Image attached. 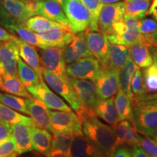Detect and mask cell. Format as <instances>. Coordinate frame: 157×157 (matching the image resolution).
Returning <instances> with one entry per match:
<instances>
[{"label": "cell", "instance_id": "6da1fadb", "mask_svg": "<svg viewBox=\"0 0 157 157\" xmlns=\"http://www.w3.org/2000/svg\"><path fill=\"white\" fill-rule=\"evenodd\" d=\"M116 127L103 123L98 119L97 116L87 118L82 122L84 135L97 146L103 156L111 155L116 137Z\"/></svg>", "mask_w": 157, "mask_h": 157}, {"label": "cell", "instance_id": "7a4b0ae2", "mask_svg": "<svg viewBox=\"0 0 157 157\" xmlns=\"http://www.w3.org/2000/svg\"><path fill=\"white\" fill-rule=\"evenodd\" d=\"M134 127L143 135L157 136V99L132 100Z\"/></svg>", "mask_w": 157, "mask_h": 157}, {"label": "cell", "instance_id": "3957f363", "mask_svg": "<svg viewBox=\"0 0 157 157\" xmlns=\"http://www.w3.org/2000/svg\"><path fill=\"white\" fill-rule=\"evenodd\" d=\"M42 76L49 87L64 98L65 101L68 102L71 108L73 109L75 112H77L84 106V104L78 98L75 90L72 87L70 80L62 79L61 78L58 77L56 74L51 73L44 68H43Z\"/></svg>", "mask_w": 157, "mask_h": 157}, {"label": "cell", "instance_id": "277c9868", "mask_svg": "<svg viewBox=\"0 0 157 157\" xmlns=\"http://www.w3.org/2000/svg\"><path fill=\"white\" fill-rule=\"evenodd\" d=\"M62 7L74 34L87 30L90 23V13L80 0H65Z\"/></svg>", "mask_w": 157, "mask_h": 157}, {"label": "cell", "instance_id": "5b68a950", "mask_svg": "<svg viewBox=\"0 0 157 157\" xmlns=\"http://www.w3.org/2000/svg\"><path fill=\"white\" fill-rule=\"evenodd\" d=\"M49 113L52 132H67L73 135L83 134L81 121L73 111L49 110Z\"/></svg>", "mask_w": 157, "mask_h": 157}, {"label": "cell", "instance_id": "8992f818", "mask_svg": "<svg viewBox=\"0 0 157 157\" xmlns=\"http://www.w3.org/2000/svg\"><path fill=\"white\" fill-rule=\"evenodd\" d=\"M40 58L43 68L56 74L63 80H69L66 72V63L63 53V48L47 47L41 49Z\"/></svg>", "mask_w": 157, "mask_h": 157}, {"label": "cell", "instance_id": "52a82bcc", "mask_svg": "<svg viewBox=\"0 0 157 157\" xmlns=\"http://www.w3.org/2000/svg\"><path fill=\"white\" fill-rule=\"evenodd\" d=\"M33 97L42 101L47 108L57 111H72L70 105L66 103L62 98L56 95L46 84L44 78H41L35 85L26 88Z\"/></svg>", "mask_w": 157, "mask_h": 157}, {"label": "cell", "instance_id": "ba28073f", "mask_svg": "<svg viewBox=\"0 0 157 157\" xmlns=\"http://www.w3.org/2000/svg\"><path fill=\"white\" fill-rule=\"evenodd\" d=\"M94 82L101 99L112 97L119 90V71L108 66H101Z\"/></svg>", "mask_w": 157, "mask_h": 157}, {"label": "cell", "instance_id": "9c48e42d", "mask_svg": "<svg viewBox=\"0 0 157 157\" xmlns=\"http://www.w3.org/2000/svg\"><path fill=\"white\" fill-rule=\"evenodd\" d=\"M101 65L95 57L91 56L81 58L66 65V72L69 77L95 81Z\"/></svg>", "mask_w": 157, "mask_h": 157}, {"label": "cell", "instance_id": "30bf717a", "mask_svg": "<svg viewBox=\"0 0 157 157\" xmlns=\"http://www.w3.org/2000/svg\"><path fill=\"white\" fill-rule=\"evenodd\" d=\"M125 13V2L103 5L98 20V30L105 35L112 32V25L123 19Z\"/></svg>", "mask_w": 157, "mask_h": 157}, {"label": "cell", "instance_id": "8fae6325", "mask_svg": "<svg viewBox=\"0 0 157 157\" xmlns=\"http://www.w3.org/2000/svg\"><path fill=\"white\" fill-rule=\"evenodd\" d=\"M85 36L88 48L92 56L95 57L101 66H108L109 58V42L103 33L86 30Z\"/></svg>", "mask_w": 157, "mask_h": 157}, {"label": "cell", "instance_id": "7c38bea8", "mask_svg": "<svg viewBox=\"0 0 157 157\" xmlns=\"http://www.w3.org/2000/svg\"><path fill=\"white\" fill-rule=\"evenodd\" d=\"M69 80L82 103L87 108L95 110L101 100L95 82L91 80L73 77H69Z\"/></svg>", "mask_w": 157, "mask_h": 157}, {"label": "cell", "instance_id": "4fadbf2b", "mask_svg": "<svg viewBox=\"0 0 157 157\" xmlns=\"http://www.w3.org/2000/svg\"><path fill=\"white\" fill-rule=\"evenodd\" d=\"M15 40L4 42L0 45V72L17 76V58L20 56Z\"/></svg>", "mask_w": 157, "mask_h": 157}, {"label": "cell", "instance_id": "5bb4252c", "mask_svg": "<svg viewBox=\"0 0 157 157\" xmlns=\"http://www.w3.org/2000/svg\"><path fill=\"white\" fill-rule=\"evenodd\" d=\"M25 101L28 107L29 116L32 119L34 126L48 129L52 133V128L51 125L49 109L42 101L34 97L30 98H25Z\"/></svg>", "mask_w": 157, "mask_h": 157}, {"label": "cell", "instance_id": "9a60e30c", "mask_svg": "<svg viewBox=\"0 0 157 157\" xmlns=\"http://www.w3.org/2000/svg\"><path fill=\"white\" fill-rule=\"evenodd\" d=\"M36 34L44 41L48 46L63 48L69 44L74 33L70 27H65L52 29Z\"/></svg>", "mask_w": 157, "mask_h": 157}, {"label": "cell", "instance_id": "2e32d148", "mask_svg": "<svg viewBox=\"0 0 157 157\" xmlns=\"http://www.w3.org/2000/svg\"><path fill=\"white\" fill-rule=\"evenodd\" d=\"M71 156L75 157H98L103 156L94 143L85 135H74L71 147Z\"/></svg>", "mask_w": 157, "mask_h": 157}, {"label": "cell", "instance_id": "e0dca14e", "mask_svg": "<svg viewBox=\"0 0 157 157\" xmlns=\"http://www.w3.org/2000/svg\"><path fill=\"white\" fill-rule=\"evenodd\" d=\"M17 49H18L19 56L25 63L28 64L30 67L36 71V72L41 77H43L42 71L43 66L42 60L33 45L25 42L22 39H15Z\"/></svg>", "mask_w": 157, "mask_h": 157}, {"label": "cell", "instance_id": "ac0fdd59", "mask_svg": "<svg viewBox=\"0 0 157 157\" xmlns=\"http://www.w3.org/2000/svg\"><path fill=\"white\" fill-rule=\"evenodd\" d=\"M8 30L12 32L15 36H17L19 39H22L25 42L34 47L43 49L48 47L43 40L39 36L36 32H34L29 29L24 25V23H15L12 22L4 25Z\"/></svg>", "mask_w": 157, "mask_h": 157}, {"label": "cell", "instance_id": "d6986e66", "mask_svg": "<svg viewBox=\"0 0 157 157\" xmlns=\"http://www.w3.org/2000/svg\"><path fill=\"white\" fill-rule=\"evenodd\" d=\"M70 27L62 6L54 0H39L38 15Z\"/></svg>", "mask_w": 157, "mask_h": 157}, {"label": "cell", "instance_id": "ffe728a7", "mask_svg": "<svg viewBox=\"0 0 157 157\" xmlns=\"http://www.w3.org/2000/svg\"><path fill=\"white\" fill-rule=\"evenodd\" d=\"M12 137L19 154L33 151L31 137V127L24 124H15L12 126Z\"/></svg>", "mask_w": 157, "mask_h": 157}, {"label": "cell", "instance_id": "44dd1931", "mask_svg": "<svg viewBox=\"0 0 157 157\" xmlns=\"http://www.w3.org/2000/svg\"><path fill=\"white\" fill-rule=\"evenodd\" d=\"M131 59L140 68H145L154 63L149 45L144 42H135L128 47Z\"/></svg>", "mask_w": 157, "mask_h": 157}, {"label": "cell", "instance_id": "7402d4cb", "mask_svg": "<svg viewBox=\"0 0 157 157\" xmlns=\"http://www.w3.org/2000/svg\"><path fill=\"white\" fill-rule=\"evenodd\" d=\"M95 111L98 117L101 118L112 126L116 127L120 121L115 108L114 96L106 99L101 98L96 105Z\"/></svg>", "mask_w": 157, "mask_h": 157}, {"label": "cell", "instance_id": "603a6c76", "mask_svg": "<svg viewBox=\"0 0 157 157\" xmlns=\"http://www.w3.org/2000/svg\"><path fill=\"white\" fill-rule=\"evenodd\" d=\"M131 58L128 47L109 42V58L108 66L119 71Z\"/></svg>", "mask_w": 157, "mask_h": 157}, {"label": "cell", "instance_id": "cb8c5ba5", "mask_svg": "<svg viewBox=\"0 0 157 157\" xmlns=\"http://www.w3.org/2000/svg\"><path fill=\"white\" fill-rule=\"evenodd\" d=\"M31 137L33 149L36 151L46 154L50 150L52 135L48 129L31 126Z\"/></svg>", "mask_w": 157, "mask_h": 157}, {"label": "cell", "instance_id": "d4e9b609", "mask_svg": "<svg viewBox=\"0 0 157 157\" xmlns=\"http://www.w3.org/2000/svg\"><path fill=\"white\" fill-rule=\"evenodd\" d=\"M0 75L3 80V85L1 90L22 98H30L33 97L19 79L18 76L11 75L6 72H0Z\"/></svg>", "mask_w": 157, "mask_h": 157}, {"label": "cell", "instance_id": "484cf974", "mask_svg": "<svg viewBox=\"0 0 157 157\" xmlns=\"http://www.w3.org/2000/svg\"><path fill=\"white\" fill-rule=\"evenodd\" d=\"M114 105L120 121L128 120L134 126L132 99L119 89L116 93Z\"/></svg>", "mask_w": 157, "mask_h": 157}, {"label": "cell", "instance_id": "4316f807", "mask_svg": "<svg viewBox=\"0 0 157 157\" xmlns=\"http://www.w3.org/2000/svg\"><path fill=\"white\" fill-rule=\"evenodd\" d=\"M4 9L20 22L24 23L33 15L27 8L25 0H5L2 4Z\"/></svg>", "mask_w": 157, "mask_h": 157}, {"label": "cell", "instance_id": "83f0119b", "mask_svg": "<svg viewBox=\"0 0 157 157\" xmlns=\"http://www.w3.org/2000/svg\"><path fill=\"white\" fill-rule=\"evenodd\" d=\"M0 121L11 127L18 123L24 124L30 127L34 126L31 117L21 114L18 111L6 106L2 103H0Z\"/></svg>", "mask_w": 157, "mask_h": 157}, {"label": "cell", "instance_id": "f1b7e54d", "mask_svg": "<svg viewBox=\"0 0 157 157\" xmlns=\"http://www.w3.org/2000/svg\"><path fill=\"white\" fill-rule=\"evenodd\" d=\"M137 68L136 64L129 58L119 71V88L132 100L134 96L131 90V82Z\"/></svg>", "mask_w": 157, "mask_h": 157}, {"label": "cell", "instance_id": "f546056e", "mask_svg": "<svg viewBox=\"0 0 157 157\" xmlns=\"http://www.w3.org/2000/svg\"><path fill=\"white\" fill-rule=\"evenodd\" d=\"M123 21L127 25V30L122 35H120L125 46L129 47L135 42H143V35L139 31V21L135 17L124 15Z\"/></svg>", "mask_w": 157, "mask_h": 157}, {"label": "cell", "instance_id": "4dcf8cb0", "mask_svg": "<svg viewBox=\"0 0 157 157\" xmlns=\"http://www.w3.org/2000/svg\"><path fill=\"white\" fill-rule=\"evenodd\" d=\"M24 25L29 29L36 33L42 32V31H48L55 28L69 27L68 25L51 21L42 15H34V16L29 17L28 20L25 21Z\"/></svg>", "mask_w": 157, "mask_h": 157}, {"label": "cell", "instance_id": "1f68e13d", "mask_svg": "<svg viewBox=\"0 0 157 157\" xmlns=\"http://www.w3.org/2000/svg\"><path fill=\"white\" fill-rule=\"evenodd\" d=\"M17 76L26 88L36 84L40 78H43L36 73V71L25 63L20 56L17 58Z\"/></svg>", "mask_w": 157, "mask_h": 157}, {"label": "cell", "instance_id": "d6a6232c", "mask_svg": "<svg viewBox=\"0 0 157 157\" xmlns=\"http://www.w3.org/2000/svg\"><path fill=\"white\" fill-rule=\"evenodd\" d=\"M124 15L139 20L144 18L150 7L151 0H126Z\"/></svg>", "mask_w": 157, "mask_h": 157}, {"label": "cell", "instance_id": "836d02e7", "mask_svg": "<svg viewBox=\"0 0 157 157\" xmlns=\"http://www.w3.org/2000/svg\"><path fill=\"white\" fill-rule=\"evenodd\" d=\"M142 72L147 98L157 93V63L154 61L151 66L143 68Z\"/></svg>", "mask_w": 157, "mask_h": 157}, {"label": "cell", "instance_id": "e575fe53", "mask_svg": "<svg viewBox=\"0 0 157 157\" xmlns=\"http://www.w3.org/2000/svg\"><path fill=\"white\" fill-rule=\"evenodd\" d=\"M0 103L20 113L29 115V111L26 103H25V98L12 95L7 93H0Z\"/></svg>", "mask_w": 157, "mask_h": 157}, {"label": "cell", "instance_id": "d590c367", "mask_svg": "<svg viewBox=\"0 0 157 157\" xmlns=\"http://www.w3.org/2000/svg\"><path fill=\"white\" fill-rule=\"evenodd\" d=\"M52 134L51 148L60 149L66 152L69 157L71 156V147L74 135L70 133L61 132H53Z\"/></svg>", "mask_w": 157, "mask_h": 157}, {"label": "cell", "instance_id": "8d00e7d4", "mask_svg": "<svg viewBox=\"0 0 157 157\" xmlns=\"http://www.w3.org/2000/svg\"><path fill=\"white\" fill-rule=\"evenodd\" d=\"M90 13V23L87 30L98 31V20L100 11L103 7L100 0H80Z\"/></svg>", "mask_w": 157, "mask_h": 157}, {"label": "cell", "instance_id": "74e56055", "mask_svg": "<svg viewBox=\"0 0 157 157\" xmlns=\"http://www.w3.org/2000/svg\"><path fill=\"white\" fill-rule=\"evenodd\" d=\"M131 90L134 96L133 99L145 100L146 99L147 93L143 82V72L141 68L137 67L133 76L131 82Z\"/></svg>", "mask_w": 157, "mask_h": 157}, {"label": "cell", "instance_id": "f35d334b", "mask_svg": "<svg viewBox=\"0 0 157 157\" xmlns=\"http://www.w3.org/2000/svg\"><path fill=\"white\" fill-rule=\"evenodd\" d=\"M69 44L81 58L92 56L89 48H88L85 33L83 31L74 34L72 36Z\"/></svg>", "mask_w": 157, "mask_h": 157}, {"label": "cell", "instance_id": "ab89813d", "mask_svg": "<svg viewBox=\"0 0 157 157\" xmlns=\"http://www.w3.org/2000/svg\"><path fill=\"white\" fill-rule=\"evenodd\" d=\"M130 122L128 120H121L120 122L117 124L116 127V137L114 143H113L112 148L111 151V155L114 151V150L117 147H119L121 145L125 144V138H126L127 131ZM110 155V156H111Z\"/></svg>", "mask_w": 157, "mask_h": 157}, {"label": "cell", "instance_id": "60d3db41", "mask_svg": "<svg viewBox=\"0 0 157 157\" xmlns=\"http://www.w3.org/2000/svg\"><path fill=\"white\" fill-rule=\"evenodd\" d=\"M137 144L144 149L150 156L157 157V141L148 136H143L138 134Z\"/></svg>", "mask_w": 157, "mask_h": 157}, {"label": "cell", "instance_id": "b9f144b4", "mask_svg": "<svg viewBox=\"0 0 157 157\" xmlns=\"http://www.w3.org/2000/svg\"><path fill=\"white\" fill-rule=\"evenodd\" d=\"M18 155L13 137L0 143V157H15Z\"/></svg>", "mask_w": 157, "mask_h": 157}, {"label": "cell", "instance_id": "7bdbcfd3", "mask_svg": "<svg viewBox=\"0 0 157 157\" xmlns=\"http://www.w3.org/2000/svg\"><path fill=\"white\" fill-rule=\"evenodd\" d=\"M139 31L142 35L151 34L157 30V22L152 19L146 18L139 21Z\"/></svg>", "mask_w": 157, "mask_h": 157}, {"label": "cell", "instance_id": "ee69618b", "mask_svg": "<svg viewBox=\"0 0 157 157\" xmlns=\"http://www.w3.org/2000/svg\"><path fill=\"white\" fill-rule=\"evenodd\" d=\"M63 58L66 65L71 63L78 59L81 58V57L78 56V54L69 44L63 48Z\"/></svg>", "mask_w": 157, "mask_h": 157}, {"label": "cell", "instance_id": "f6af8a7d", "mask_svg": "<svg viewBox=\"0 0 157 157\" xmlns=\"http://www.w3.org/2000/svg\"><path fill=\"white\" fill-rule=\"evenodd\" d=\"M138 142V133L136 131V128L130 124L127 131L125 144L129 146H132L135 144H137Z\"/></svg>", "mask_w": 157, "mask_h": 157}, {"label": "cell", "instance_id": "bcb514c9", "mask_svg": "<svg viewBox=\"0 0 157 157\" xmlns=\"http://www.w3.org/2000/svg\"><path fill=\"white\" fill-rule=\"evenodd\" d=\"M111 156L113 157H132V149L126 144H123L117 147Z\"/></svg>", "mask_w": 157, "mask_h": 157}, {"label": "cell", "instance_id": "7dc6e473", "mask_svg": "<svg viewBox=\"0 0 157 157\" xmlns=\"http://www.w3.org/2000/svg\"><path fill=\"white\" fill-rule=\"evenodd\" d=\"M12 137V127L0 121V143Z\"/></svg>", "mask_w": 157, "mask_h": 157}, {"label": "cell", "instance_id": "c3c4849f", "mask_svg": "<svg viewBox=\"0 0 157 157\" xmlns=\"http://www.w3.org/2000/svg\"><path fill=\"white\" fill-rule=\"evenodd\" d=\"M17 38L13 34L10 33V31L6 30L3 27L0 26V42H8V41H13Z\"/></svg>", "mask_w": 157, "mask_h": 157}, {"label": "cell", "instance_id": "681fc988", "mask_svg": "<svg viewBox=\"0 0 157 157\" xmlns=\"http://www.w3.org/2000/svg\"><path fill=\"white\" fill-rule=\"evenodd\" d=\"M143 42L147 43L148 45L157 48V30L151 34L143 35Z\"/></svg>", "mask_w": 157, "mask_h": 157}, {"label": "cell", "instance_id": "f907efd6", "mask_svg": "<svg viewBox=\"0 0 157 157\" xmlns=\"http://www.w3.org/2000/svg\"><path fill=\"white\" fill-rule=\"evenodd\" d=\"M132 154L134 157H149L150 156L138 144H135L132 146Z\"/></svg>", "mask_w": 157, "mask_h": 157}, {"label": "cell", "instance_id": "816d5d0a", "mask_svg": "<svg viewBox=\"0 0 157 157\" xmlns=\"http://www.w3.org/2000/svg\"><path fill=\"white\" fill-rule=\"evenodd\" d=\"M45 156L50 157H69L63 151L56 148H50V150L45 154Z\"/></svg>", "mask_w": 157, "mask_h": 157}, {"label": "cell", "instance_id": "f5cc1de1", "mask_svg": "<svg viewBox=\"0 0 157 157\" xmlns=\"http://www.w3.org/2000/svg\"><path fill=\"white\" fill-rule=\"evenodd\" d=\"M149 48H150L151 52L153 58H154V61L156 62L157 63V48L151 46V45H149ZM149 98H151V99H157V93L154 94V95L148 96L146 99H149Z\"/></svg>", "mask_w": 157, "mask_h": 157}, {"label": "cell", "instance_id": "db71d44e", "mask_svg": "<svg viewBox=\"0 0 157 157\" xmlns=\"http://www.w3.org/2000/svg\"><path fill=\"white\" fill-rule=\"evenodd\" d=\"M156 9H157V0H153L151 5L149 7L148 11H147V15H151L152 12Z\"/></svg>", "mask_w": 157, "mask_h": 157}, {"label": "cell", "instance_id": "11a10c76", "mask_svg": "<svg viewBox=\"0 0 157 157\" xmlns=\"http://www.w3.org/2000/svg\"><path fill=\"white\" fill-rule=\"evenodd\" d=\"M120 1H123V0H100V2H101V4H103V5H108V4L116 3Z\"/></svg>", "mask_w": 157, "mask_h": 157}, {"label": "cell", "instance_id": "9f6ffc18", "mask_svg": "<svg viewBox=\"0 0 157 157\" xmlns=\"http://www.w3.org/2000/svg\"><path fill=\"white\" fill-rule=\"evenodd\" d=\"M151 15H153V17H154V19L156 20V22H157V9L154 10L152 12Z\"/></svg>", "mask_w": 157, "mask_h": 157}, {"label": "cell", "instance_id": "6f0895ef", "mask_svg": "<svg viewBox=\"0 0 157 157\" xmlns=\"http://www.w3.org/2000/svg\"><path fill=\"white\" fill-rule=\"evenodd\" d=\"M2 85H3V80L1 75H0V90H1L2 87Z\"/></svg>", "mask_w": 157, "mask_h": 157}, {"label": "cell", "instance_id": "680465c9", "mask_svg": "<svg viewBox=\"0 0 157 157\" xmlns=\"http://www.w3.org/2000/svg\"><path fill=\"white\" fill-rule=\"evenodd\" d=\"M54 1H56V2H58L60 5L62 6L63 4V2H64L65 0H54Z\"/></svg>", "mask_w": 157, "mask_h": 157}, {"label": "cell", "instance_id": "91938a15", "mask_svg": "<svg viewBox=\"0 0 157 157\" xmlns=\"http://www.w3.org/2000/svg\"><path fill=\"white\" fill-rule=\"evenodd\" d=\"M4 1H5V0H0V5H2Z\"/></svg>", "mask_w": 157, "mask_h": 157}, {"label": "cell", "instance_id": "94428289", "mask_svg": "<svg viewBox=\"0 0 157 157\" xmlns=\"http://www.w3.org/2000/svg\"><path fill=\"white\" fill-rule=\"evenodd\" d=\"M154 140H156V141H157V136L154 137Z\"/></svg>", "mask_w": 157, "mask_h": 157}, {"label": "cell", "instance_id": "6125c7cd", "mask_svg": "<svg viewBox=\"0 0 157 157\" xmlns=\"http://www.w3.org/2000/svg\"><path fill=\"white\" fill-rule=\"evenodd\" d=\"M2 42H0V45H1L2 44Z\"/></svg>", "mask_w": 157, "mask_h": 157}, {"label": "cell", "instance_id": "be15d7a7", "mask_svg": "<svg viewBox=\"0 0 157 157\" xmlns=\"http://www.w3.org/2000/svg\"><path fill=\"white\" fill-rule=\"evenodd\" d=\"M125 1H126V0H125Z\"/></svg>", "mask_w": 157, "mask_h": 157}]
</instances>
